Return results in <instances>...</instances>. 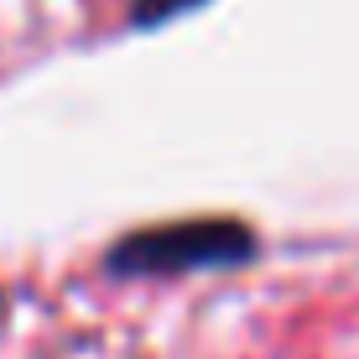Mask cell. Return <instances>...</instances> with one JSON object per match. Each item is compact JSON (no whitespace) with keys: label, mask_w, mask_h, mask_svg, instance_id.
Returning a JSON list of instances; mask_svg holds the SVG:
<instances>
[{"label":"cell","mask_w":359,"mask_h":359,"mask_svg":"<svg viewBox=\"0 0 359 359\" xmlns=\"http://www.w3.org/2000/svg\"><path fill=\"white\" fill-rule=\"evenodd\" d=\"M250 255V234L229 219H193V224H162L120 240L109 266L120 271H193V266H229Z\"/></svg>","instance_id":"cell-1"},{"label":"cell","mask_w":359,"mask_h":359,"mask_svg":"<svg viewBox=\"0 0 359 359\" xmlns=\"http://www.w3.org/2000/svg\"><path fill=\"white\" fill-rule=\"evenodd\" d=\"M203 6V0H135V27H156V21H172L182 11Z\"/></svg>","instance_id":"cell-2"}]
</instances>
